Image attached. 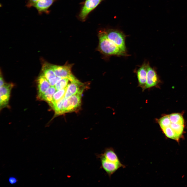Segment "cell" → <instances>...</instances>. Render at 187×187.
Wrapping results in <instances>:
<instances>
[{
  "instance_id": "obj_1",
  "label": "cell",
  "mask_w": 187,
  "mask_h": 187,
  "mask_svg": "<svg viewBox=\"0 0 187 187\" xmlns=\"http://www.w3.org/2000/svg\"><path fill=\"white\" fill-rule=\"evenodd\" d=\"M99 40L98 50L106 56H126L127 54L121 49L108 38L106 31H100L98 34Z\"/></svg>"
},
{
  "instance_id": "obj_2",
  "label": "cell",
  "mask_w": 187,
  "mask_h": 187,
  "mask_svg": "<svg viewBox=\"0 0 187 187\" xmlns=\"http://www.w3.org/2000/svg\"><path fill=\"white\" fill-rule=\"evenodd\" d=\"M97 156L100 160L102 168L110 177L119 169L125 167V166L120 161H116L107 158L101 153L97 155Z\"/></svg>"
},
{
  "instance_id": "obj_3",
  "label": "cell",
  "mask_w": 187,
  "mask_h": 187,
  "mask_svg": "<svg viewBox=\"0 0 187 187\" xmlns=\"http://www.w3.org/2000/svg\"><path fill=\"white\" fill-rule=\"evenodd\" d=\"M106 32L108 38L123 52L126 54L125 35L120 31L114 29H109Z\"/></svg>"
},
{
  "instance_id": "obj_4",
  "label": "cell",
  "mask_w": 187,
  "mask_h": 187,
  "mask_svg": "<svg viewBox=\"0 0 187 187\" xmlns=\"http://www.w3.org/2000/svg\"><path fill=\"white\" fill-rule=\"evenodd\" d=\"M72 64H65L64 65H58L51 64L52 67L56 76L62 78H67L70 82H77L79 81L72 74L71 69Z\"/></svg>"
},
{
  "instance_id": "obj_5",
  "label": "cell",
  "mask_w": 187,
  "mask_h": 187,
  "mask_svg": "<svg viewBox=\"0 0 187 187\" xmlns=\"http://www.w3.org/2000/svg\"><path fill=\"white\" fill-rule=\"evenodd\" d=\"M82 92H79L64 99L63 108L65 113L74 111L79 108L81 104Z\"/></svg>"
},
{
  "instance_id": "obj_6",
  "label": "cell",
  "mask_w": 187,
  "mask_h": 187,
  "mask_svg": "<svg viewBox=\"0 0 187 187\" xmlns=\"http://www.w3.org/2000/svg\"><path fill=\"white\" fill-rule=\"evenodd\" d=\"M160 81L155 69L152 67L148 62L147 75L145 89L158 85Z\"/></svg>"
},
{
  "instance_id": "obj_7",
  "label": "cell",
  "mask_w": 187,
  "mask_h": 187,
  "mask_svg": "<svg viewBox=\"0 0 187 187\" xmlns=\"http://www.w3.org/2000/svg\"><path fill=\"white\" fill-rule=\"evenodd\" d=\"M102 0H86L79 16L81 20H85L89 13L99 4Z\"/></svg>"
},
{
  "instance_id": "obj_8",
  "label": "cell",
  "mask_w": 187,
  "mask_h": 187,
  "mask_svg": "<svg viewBox=\"0 0 187 187\" xmlns=\"http://www.w3.org/2000/svg\"><path fill=\"white\" fill-rule=\"evenodd\" d=\"M13 85L12 83H5L3 86L0 87L1 109L6 106L8 104L11 90Z\"/></svg>"
},
{
  "instance_id": "obj_9",
  "label": "cell",
  "mask_w": 187,
  "mask_h": 187,
  "mask_svg": "<svg viewBox=\"0 0 187 187\" xmlns=\"http://www.w3.org/2000/svg\"><path fill=\"white\" fill-rule=\"evenodd\" d=\"M147 63L146 62H144L136 72L138 86L142 88L143 91L145 90L146 84Z\"/></svg>"
},
{
  "instance_id": "obj_10",
  "label": "cell",
  "mask_w": 187,
  "mask_h": 187,
  "mask_svg": "<svg viewBox=\"0 0 187 187\" xmlns=\"http://www.w3.org/2000/svg\"><path fill=\"white\" fill-rule=\"evenodd\" d=\"M83 85V84L79 81L75 82H71V83L68 84L64 95V98H68L71 96L80 92H83V88L80 87Z\"/></svg>"
},
{
  "instance_id": "obj_11",
  "label": "cell",
  "mask_w": 187,
  "mask_h": 187,
  "mask_svg": "<svg viewBox=\"0 0 187 187\" xmlns=\"http://www.w3.org/2000/svg\"><path fill=\"white\" fill-rule=\"evenodd\" d=\"M57 0H39L33 6L40 15L43 13L48 14L49 9L53 3Z\"/></svg>"
},
{
  "instance_id": "obj_12",
  "label": "cell",
  "mask_w": 187,
  "mask_h": 187,
  "mask_svg": "<svg viewBox=\"0 0 187 187\" xmlns=\"http://www.w3.org/2000/svg\"><path fill=\"white\" fill-rule=\"evenodd\" d=\"M37 83L38 90V98L39 99L50 87V85L48 81L42 74L38 78Z\"/></svg>"
},
{
  "instance_id": "obj_13",
  "label": "cell",
  "mask_w": 187,
  "mask_h": 187,
  "mask_svg": "<svg viewBox=\"0 0 187 187\" xmlns=\"http://www.w3.org/2000/svg\"><path fill=\"white\" fill-rule=\"evenodd\" d=\"M42 74L48 80L56 76L52 67L51 64L45 63L42 66Z\"/></svg>"
},
{
  "instance_id": "obj_14",
  "label": "cell",
  "mask_w": 187,
  "mask_h": 187,
  "mask_svg": "<svg viewBox=\"0 0 187 187\" xmlns=\"http://www.w3.org/2000/svg\"><path fill=\"white\" fill-rule=\"evenodd\" d=\"M56 90L54 86H51L39 99L45 101L50 105L53 99V95Z\"/></svg>"
},
{
  "instance_id": "obj_15",
  "label": "cell",
  "mask_w": 187,
  "mask_h": 187,
  "mask_svg": "<svg viewBox=\"0 0 187 187\" xmlns=\"http://www.w3.org/2000/svg\"><path fill=\"white\" fill-rule=\"evenodd\" d=\"M66 89V87L56 91L53 95V99L50 106L52 107L54 104L64 97Z\"/></svg>"
},
{
  "instance_id": "obj_16",
  "label": "cell",
  "mask_w": 187,
  "mask_h": 187,
  "mask_svg": "<svg viewBox=\"0 0 187 187\" xmlns=\"http://www.w3.org/2000/svg\"><path fill=\"white\" fill-rule=\"evenodd\" d=\"M171 122L184 125V121L182 115L179 113H174L169 115Z\"/></svg>"
},
{
  "instance_id": "obj_17",
  "label": "cell",
  "mask_w": 187,
  "mask_h": 187,
  "mask_svg": "<svg viewBox=\"0 0 187 187\" xmlns=\"http://www.w3.org/2000/svg\"><path fill=\"white\" fill-rule=\"evenodd\" d=\"M65 98L64 97L52 106V107L55 111L56 115H58L64 114L63 103Z\"/></svg>"
},
{
  "instance_id": "obj_18",
  "label": "cell",
  "mask_w": 187,
  "mask_h": 187,
  "mask_svg": "<svg viewBox=\"0 0 187 187\" xmlns=\"http://www.w3.org/2000/svg\"><path fill=\"white\" fill-rule=\"evenodd\" d=\"M69 79L67 78H62L55 85L56 90H60L66 88L68 84Z\"/></svg>"
},
{
  "instance_id": "obj_19",
  "label": "cell",
  "mask_w": 187,
  "mask_h": 187,
  "mask_svg": "<svg viewBox=\"0 0 187 187\" xmlns=\"http://www.w3.org/2000/svg\"><path fill=\"white\" fill-rule=\"evenodd\" d=\"M62 78L56 76L48 81L51 86H55V85Z\"/></svg>"
},
{
  "instance_id": "obj_20",
  "label": "cell",
  "mask_w": 187,
  "mask_h": 187,
  "mask_svg": "<svg viewBox=\"0 0 187 187\" xmlns=\"http://www.w3.org/2000/svg\"><path fill=\"white\" fill-rule=\"evenodd\" d=\"M39 0H28L26 6L28 8L33 6Z\"/></svg>"
},
{
  "instance_id": "obj_21",
  "label": "cell",
  "mask_w": 187,
  "mask_h": 187,
  "mask_svg": "<svg viewBox=\"0 0 187 187\" xmlns=\"http://www.w3.org/2000/svg\"><path fill=\"white\" fill-rule=\"evenodd\" d=\"M9 182L11 184H16L18 181L17 179L15 177L11 176L9 178Z\"/></svg>"
},
{
  "instance_id": "obj_22",
  "label": "cell",
  "mask_w": 187,
  "mask_h": 187,
  "mask_svg": "<svg viewBox=\"0 0 187 187\" xmlns=\"http://www.w3.org/2000/svg\"><path fill=\"white\" fill-rule=\"evenodd\" d=\"M0 87L3 86L5 84L4 83L3 78L1 74L0 78Z\"/></svg>"
}]
</instances>
